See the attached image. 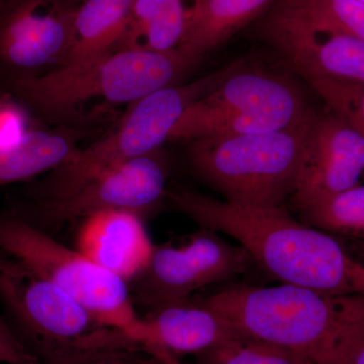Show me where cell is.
<instances>
[{
    "label": "cell",
    "instance_id": "6da1fadb",
    "mask_svg": "<svg viewBox=\"0 0 364 364\" xmlns=\"http://www.w3.org/2000/svg\"><path fill=\"white\" fill-rule=\"evenodd\" d=\"M172 207L200 228L231 237L282 284L330 294H364V262L333 235L294 218L286 205L258 207L188 188L167 191Z\"/></svg>",
    "mask_w": 364,
    "mask_h": 364
},
{
    "label": "cell",
    "instance_id": "7a4b0ae2",
    "mask_svg": "<svg viewBox=\"0 0 364 364\" xmlns=\"http://www.w3.org/2000/svg\"><path fill=\"white\" fill-rule=\"evenodd\" d=\"M200 299L242 336L318 364L338 363L364 340V294L233 284Z\"/></svg>",
    "mask_w": 364,
    "mask_h": 364
},
{
    "label": "cell",
    "instance_id": "3957f363",
    "mask_svg": "<svg viewBox=\"0 0 364 364\" xmlns=\"http://www.w3.org/2000/svg\"><path fill=\"white\" fill-rule=\"evenodd\" d=\"M198 63L178 49L117 50L87 63L0 80V87L42 116L64 119L79 116L93 102L134 104L161 88L176 85Z\"/></svg>",
    "mask_w": 364,
    "mask_h": 364
},
{
    "label": "cell",
    "instance_id": "277c9868",
    "mask_svg": "<svg viewBox=\"0 0 364 364\" xmlns=\"http://www.w3.org/2000/svg\"><path fill=\"white\" fill-rule=\"evenodd\" d=\"M0 305L41 364H63L87 352L132 342L97 322L51 280L1 250Z\"/></svg>",
    "mask_w": 364,
    "mask_h": 364
},
{
    "label": "cell",
    "instance_id": "5b68a950",
    "mask_svg": "<svg viewBox=\"0 0 364 364\" xmlns=\"http://www.w3.org/2000/svg\"><path fill=\"white\" fill-rule=\"evenodd\" d=\"M312 112L301 123L282 130L191 141V169L228 202L286 205L296 188Z\"/></svg>",
    "mask_w": 364,
    "mask_h": 364
},
{
    "label": "cell",
    "instance_id": "8992f818",
    "mask_svg": "<svg viewBox=\"0 0 364 364\" xmlns=\"http://www.w3.org/2000/svg\"><path fill=\"white\" fill-rule=\"evenodd\" d=\"M244 64L236 61L195 82L171 85L132 104L117 128L83 149L42 181L26 188L33 203L50 202L71 195L95 177L135 158L156 152L189 105L217 87Z\"/></svg>",
    "mask_w": 364,
    "mask_h": 364
},
{
    "label": "cell",
    "instance_id": "52a82bcc",
    "mask_svg": "<svg viewBox=\"0 0 364 364\" xmlns=\"http://www.w3.org/2000/svg\"><path fill=\"white\" fill-rule=\"evenodd\" d=\"M0 250L51 280L100 324L149 350L147 321L138 313L128 282L16 212L0 214Z\"/></svg>",
    "mask_w": 364,
    "mask_h": 364
},
{
    "label": "cell",
    "instance_id": "ba28073f",
    "mask_svg": "<svg viewBox=\"0 0 364 364\" xmlns=\"http://www.w3.org/2000/svg\"><path fill=\"white\" fill-rule=\"evenodd\" d=\"M312 112L291 80L270 72L246 70L244 64L186 107L169 141L282 130L301 123Z\"/></svg>",
    "mask_w": 364,
    "mask_h": 364
},
{
    "label": "cell",
    "instance_id": "9c48e42d",
    "mask_svg": "<svg viewBox=\"0 0 364 364\" xmlns=\"http://www.w3.org/2000/svg\"><path fill=\"white\" fill-rule=\"evenodd\" d=\"M218 234L200 228L179 245H155L147 267L129 284L136 306L150 315L247 272L255 264L247 251Z\"/></svg>",
    "mask_w": 364,
    "mask_h": 364
},
{
    "label": "cell",
    "instance_id": "30bf717a",
    "mask_svg": "<svg viewBox=\"0 0 364 364\" xmlns=\"http://www.w3.org/2000/svg\"><path fill=\"white\" fill-rule=\"evenodd\" d=\"M166 163L156 151L100 174L65 198L14 212L45 231L107 210L144 218L166 198Z\"/></svg>",
    "mask_w": 364,
    "mask_h": 364
},
{
    "label": "cell",
    "instance_id": "8fae6325",
    "mask_svg": "<svg viewBox=\"0 0 364 364\" xmlns=\"http://www.w3.org/2000/svg\"><path fill=\"white\" fill-rule=\"evenodd\" d=\"M77 7L63 0H6L0 9V80L61 65Z\"/></svg>",
    "mask_w": 364,
    "mask_h": 364
},
{
    "label": "cell",
    "instance_id": "7c38bea8",
    "mask_svg": "<svg viewBox=\"0 0 364 364\" xmlns=\"http://www.w3.org/2000/svg\"><path fill=\"white\" fill-rule=\"evenodd\" d=\"M363 176V136L331 109L313 111L289 200L294 210L358 186Z\"/></svg>",
    "mask_w": 364,
    "mask_h": 364
},
{
    "label": "cell",
    "instance_id": "4fadbf2b",
    "mask_svg": "<svg viewBox=\"0 0 364 364\" xmlns=\"http://www.w3.org/2000/svg\"><path fill=\"white\" fill-rule=\"evenodd\" d=\"M261 38L304 78L364 83V40L317 32L273 6Z\"/></svg>",
    "mask_w": 364,
    "mask_h": 364
},
{
    "label": "cell",
    "instance_id": "5bb4252c",
    "mask_svg": "<svg viewBox=\"0 0 364 364\" xmlns=\"http://www.w3.org/2000/svg\"><path fill=\"white\" fill-rule=\"evenodd\" d=\"M154 246L143 218L124 210L85 218L76 236L79 252L129 284L147 267Z\"/></svg>",
    "mask_w": 364,
    "mask_h": 364
},
{
    "label": "cell",
    "instance_id": "9a60e30c",
    "mask_svg": "<svg viewBox=\"0 0 364 364\" xmlns=\"http://www.w3.org/2000/svg\"><path fill=\"white\" fill-rule=\"evenodd\" d=\"M144 317L149 330L151 351L161 358L173 353L198 355L242 336L200 299L166 306Z\"/></svg>",
    "mask_w": 364,
    "mask_h": 364
},
{
    "label": "cell",
    "instance_id": "2e32d148",
    "mask_svg": "<svg viewBox=\"0 0 364 364\" xmlns=\"http://www.w3.org/2000/svg\"><path fill=\"white\" fill-rule=\"evenodd\" d=\"M275 0H193L177 49L200 62L267 11Z\"/></svg>",
    "mask_w": 364,
    "mask_h": 364
},
{
    "label": "cell",
    "instance_id": "e0dca14e",
    "mask_svg": "<svg viewBox=\"0 0 364 364\" xmlns=\"http://www.w3.org/2000/svg\"><path fill=\"white\" fill-rule=\"evenodd\" d=\"M135 2L85 0L76 9L70 47L59 67L87 63L117 51Z\"/></svg>",
    "mask_w": 364,
    "mask_h": 364
},
{
    "label": "cell",
    "instance_id": "ac0fdd59",
    "mask_svg": "<svg viewBox=\"0 0 364 364\" xmlns=\"http://www.w3.org/2000/svg\"><path fill=\"white\" fill-rule=\"evenodd\" d=\"M76 149L73 136L64 132L28 130L18 143L0 149V186L50 172Z\"/></svg>",
    "mask_w": 364,
    "mask_h": 364
},
{
    "label": "cell",
    "instance_id": "d6986e66",
    "mask_svg": "<svg viewBox=\"0 0 364 364\" xmlns=\"http://www.w3.org/2000/svg\"><path fill=\"white\" fill-rule=\"evenodd\" d=\"M183 0H136L119 49H177L186 23Z\"/></svg>",
    "mask_w": 364,
    "mask_h": 364
},
{
    "label": "cell",
    "instance_id": "ffe728a7",
    "mask_svg": "<svg viewBox=\"0 0 364 364\" xmlns=\"http://www.w3.org/2000/svg\"><path fill=\"white\" fill-rule=\"evenodd\" d=\"M274 6L317 32L364 40L361 0H277Z\"/></svg>",
    "mask_w": 364,
    "mask_h": 364
},
{
    "label": "cell",
    "instance_id": "44dd1931",
    "mask_svg": "<svg viewBox=\"0 0 364 364\" xmlns=\"http://www.w3.org/2000/svg\"><path fill=\"white\" fill-rule=\"evenodd\" d=\"M296 210L298 219L309 226L364 242V186L358 184Z\"/></svg>",
    "mask_w": 364,
    "mask_h": 364
},
{
    "label": "cell",
    "instance_id": "7402d4cb",
    "mask_svg": "<svg viewBox=\"0 0 364 364\" xmlns=\"http://www.w3.org/2000/svg\"><path fill=\"white\" fill-rule=\"evenodd\" d=\"M198 364H301L304 358L267 342L237 336L196 355Z\"/></svg>",
    "mask_w": 364,
    "mask_h": 364
},
{
    "label": "cell",
    "instance_id": "603a6c76",
    "mask_svg": "<svg viewBox=\"0 0 364 364\" xmlns=\"http://www.w3.org/2000/svg\"><path fill=\"white\" fill-rule=\"evenodd\" d=\"M306 80L328 109L351 124L364 138V83L326 78Z\"/></svg>",
    "mask_w": 364,
    "mask_h": 364
},
{
    "label": "cell",
    "instance_id": "cb8c5ba5",
    "mask_svg": "<svg viewBox=\"0 0 364 364\" xmlns=\"http://www.w3.org/2000/svg\"><path fill=\"white\" fill-rule=\"evenodd\" d=\"M63 364H176L158 358L141 345L87 352ZM179 364V363H177Z\"/></svg>",
    "mask_w": 364,
    "mask_h": 364
},
{
    "label": "cell",
    "instance_id": "d4e9b609",
    "mask_svg": "<svg viewBox=\"0 0 364 364\" xmlns=\"http://www.w3.org/2000/svg\"><path fill=\"white\" fill-rule=\"evenodd\" d=\"M0 364H41L18 338L14 328L0 315Z\"/></svg>",
    "mask_w": 364,
    "mask_h": 364
},
{
    "label": "cell",
    "instance_id": "484cf974",
    "mask_svg": "<svg viewBox=\"0 0 364 364\" xmlns=\"http://www.w3.org/2000/svg\"><path fill=\"white\" fill-rule=\"evenodd\" d=\"M28 131L21 107L0 97V149L18 143Z\"/></svg>",
    "mask_w": 364,
    "mask_h": 364
},
{
    "label": "cell",
    "instance_id": "4316f807",
    "mask_svg": "<svg viewBox=\"0 0 364 364\" xmlns=\"http://www.w3.org/2000/svg\"><path fill=\"white\" fill-rule=\"evenodd\" d=\"M337 364H364V340Z\"/></svg>",
    "mask_w": 364,
    "mask_h": 364
},
{
    "label": "cell",
    "instance_id": "83f0119b",
    "mask_svg": "<svg viewBox=\"0 0 364 364\" xmlns=\"http://www.w3.org/2000/svg\"><path fill=\"white\" fill-rule=\"evenodd\" d=\"M63 1L67 2V4H70V6H79L85 0H63Z\"/></svg>",
    "mask_w": 364,
    "mask_h": 364
},
{
    "label": "cell",
    "instance_id": "f1b7e54d",
    "mask_svg": "<svg viewBox=\"0 0 364 364\" xmlns=\"http://www.w3.org/2000/svg\"><path fill=\"white\" fill-rule=\"evenodd\" d=\"M301 364H318L317 363H315V361L310 360V359H304L303 363Z\"/></svg>",
    "mask_w": 364,
    "mask_h": 364
},
{
    "label": "cell",
    "instance_id": "f546056e",
    "mask_svg": "<svg viewBox=\"0 0 364 364\" xmlns=\"http://www.w3.org/2000/svg\"><path fill=\"white\" fill-rule=\"evenodd\" d=\"M4 2H6V0H0V9H1L2 6H4Z\"/></svg>",
    "mask_w": 364,
    "mask_h": 364
},
{
    "label": "cell",
    "instance_id": "4dcf8cb0",
    "mask_svg": "<svg viewBox=\"0 0 364 364\" xmlns=\"http://www.w3.org/2000/svg\"><path fill=\"white\" fill-rule=\"evenodd\" d=\"M361 1L364 2V0H361Z\"/></svg>",
    "mask_w": 364,
    "mask_h": 364
}]
</instances>
